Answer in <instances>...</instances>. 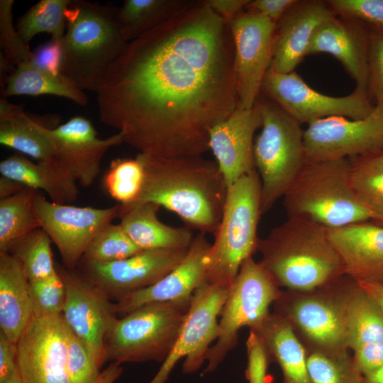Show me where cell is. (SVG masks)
Returning <instances> with one entry per match:
<instances>
[{"mask_svg": "<svg viewBox=\"0 0 383 383\" xmlns=\"http://www.w3.org/2000/svg\"><path fill=\"white\" fill-rule=\"evenodd\" d=\"M3 98L12 96L53 95L85 106L88 97L72 81L62 74H55L35 66L31 61L18 65L1 91Z\"/></svg>", "mask_w": 383, "mask_h": 383, "instance_id": "obj_30", "label": "cell"}, {"mask_svg": "<svg viewBox=\"0 0 383 383\" xmlns=\"http://www.w3.org/2000/svg\"><path fill=\"white\" fill-rule=\"evenodd\" d=\"M357 283L345 274L311 291L282 290L273 313L289 323L305 349L348 351V304Z\"/></svg>", "mask_w": 383, "mask_h": 383, "instance_id": "obj_6", "label": "cell"}, {"mask_svg": "<svg viewBox=\"0 0 383 383\" xmlns=\"http://www.w3.org/2000/svg\"><path fill=\"white\" fill-rule=\"evenodd\" d=\"M335 16L326 1H299L276 24L273 52L268 71L289 73L307 55L316 28Z\"/></svg>", "mask_w": 383, "mask_h": 383, "instance_id": "obj_22", "label": "cell"}, {"mask_svg": "<svg viewBox=\"0 0 383 383\" xmlns=\"http://www.w3.org/2000/svg\"><path fill=\"white\" fill-rule=\"evenodd\" d=\"M349 350L383 341V310L357 282L350 296L347 313Z\"/></svg>", "mask_w": 383, "mask_h": 383, "instance_id": "obj_33", "label": "cell"}, {"mask_svg": "<svg viewBox=\"0 0 383 383\" xmlns=\"http://www.w3.org/2000/svg\"><path fill=\"white\" fill-rule=\"evenodd\" d=\"M353 193L370 216L383 226V152L350 158Z\"/></svg>", "mask_w": 383, "mask_h": 383, "instance_id": "obj_32", "label": "cell"}, {"mask_svg": "<svg viewBox=\"0 0 383 383\" xmlns=\"http://www.w3.org/2000/svg\"><path fill=\"white\" fill-rule=\"evenodd\" d=\"M33 317L29 282L21 262L0 252V328L17 343Z\"/></svg>", "mask_w": 383, "mask_h": 383, "instance_id": "obj_27", "label": "cell"}, {"mask_svg": "<svg viewBox=\"0 0 383 383\" xmlns=\"http://www.w3.org/2000/svg\"><path fill=\"white\" fill-rule=\"evenodd\" d=\"M47 132L54 146L53 157L84 187L97 178L106 151L123 143L119 132L106 138H99L91 122L81 116L56 128H48Z\"/></svg>", "mask_w": 383, "mask_h": 383, "instance_id": "obj_19", "label": "cell"}, {"mask_svg": "<svg viewBox=\"0 0 383 383\" xmlns=\"http://www.w3.org/2000/svg\"><path fill=\"white\" fill-rule=\"evenodd\" d=\"M246 378L248 383H267V372L270 362L269 355L258 335L250 331L246 341Z\"/></svg>", "mask_w": 383, "mask_h": 383, "instance_id": "obj_45", "label": "cell"}, {"mask_svg": "<svg viewBox=\"0 0 383 383\" xmlns=\"http://www.w3.org/2000/svg\"><path fill=\"white\" fill-rule=\"evenodd\" d=\"M205 1L217 14L229 21L245 11L250 0H205Z\"/></svg>", "mask_w": 383, "mask_h": 383, "instance_id": "obj_50", "label": "cell"}, {"mask_svg": "<svg viewBox=\"0 0 383 383\" xmlns=\"http://www.w3.org/2000/svg\"><path fill=\"white\" fill-rule=\"evenodd\" d=\"M123 367L121 364L111 362L104 370L101 372L94 383H113L121 375Z\"/></svg>", "mask_w": 383, "mask_h": 383, "instance_id": "obj_52", "label": "cell"}, {"mask_svg": "<svg viewBox=\"0 0 383 383\" xmlns=\"http://www.w3.org/2000/svg\"><path fill=\"white\" fill-rule=\"evenodd\" d=\"M141 250L128 236L120 223L111 222L91 239L82 260L84 263H109L123 260Z\"/></svg>", "mask_w": 383, "mask_h": 383, "instance_id": "obj_38", "label": "cell"}, {"mask_svg": "<svg viewBox=\"0 0 383 383\" xmlns=\"http://www.w3.org/2000/svg\"><path fill=\"white\" fill-rule=\"evenodd\" d=\"M13 0L0 1V45L3 55L15 66L31 61L33 52L13 25Z\"/></svg>", "mask_w": 383, "mask_h": 383, "instance_id": "obj_42", "label": "cell"}, {"mask_svg": "<svg viewBox=\"0 0 383 383\" xmlns=\"http://www.w3.org/2000/svg\"><path fill=\"white\" fill-rule=\"evenodd\" d=\"M335 14L369 33H383V0L326 1Z\"/></svg>", "mask_w": 383, "mask_h": 383, "instance_id": "obj_41", "label": "cell"}, {"mask_svg": "<svg viewBox=\"0 0 383 383\" xmlns=\"http://www.w3.org/2000/svg\"><path fill=\"white\" fill-rule=\"evenodd\" d=\"M345 274L360 283L383 285V226L367 221L328 229Z\"/></svg>", "mask_w": 383, "mask_h": 383, "instance_id": "obj_23", "label": "cell"}, {"mask_svg": "<svg viewBox=\"0 0 383 383\" xmlns=\"http://www.w3.org/2000/svg\"><path fill=\"white\" fill-rule=\"evenodd\" d=\"M261 196L256 170L228 187L221 220L207 256L205 282L231 287L242 264L257 251Z\"/></svg>", "mask_w": 383, "mask_h": 383, "instance_id": "obj_7", "label": "cell"}, {"mask_svg": "<svg viewBox=\"0 0 383 383\" xmlns=\"http://www.w3.org/2000/svg\"><path fill=\"white\" fill-rule=\"evenodd\" d=\"M282 291L260 262L252 257L242 264L221 311L219 335L207 351L208 362L204 373L214 371L237 345L240 328L248 327L253 331L266 320L271 313L270 306L278 299Z\"/></svg>", "mask_w": 383, "mask_h": 383, "instance_id": "obj_10", "label": "cell"}, {"mask_svg": "<svg viewBox=\"0 0 383 383\" xmlns=\"http://www.w3.org/2000/svg\"><path fill=\"white\" fill-rule=\"evenodd\" d=\"M211 245L206 234L199 233L176 267L155 284L118 299L114 304L116 313L125 316L141 306L155 302L189 305L194 292L205 282Z\"/></svg>", "mask_w": 383, "mask_h": 383, "instance_id": "obj_20", "label": "cell"}, {"mask_svg": "<svg viewBox=\"0 0 383 383\" xmlns=\"http://www.w3.org/2000/svg\"><path fill=\"white\" fill-rule=\"evenodd\" d=\"M51 243L48 234L38 228L12 242L4 252L21 262L28 282H33L57 272Z\"/></svg>", "mask_w": 383, "mask_h": 383, "instance_id": "obj_35", "label": "cell"}, {"mask_svg": "<svg viewBox=\"0 0 383 383\" xmlns=\"http://www.w3.org/2000/svg\"><path fill=\"white\" fill-rule=\"evenodd\" d=\"M137 156L144 169L142 188L134 201L121 206L154 203L177 215L186 227L214 235L228 188L216 162L202 155Z\"/></svg>", "mask_w": 383, "mask_h": 383, "instance_id": "obj_2", "label": "cell"}, {"mask_svg": "<svg viewBox=\"0 0 383 383\" xmlns=\"http://www.w3.org/2000/svg\"><path fill=\"white\" fill-rule=\"evenodd\" d=\"M127 43L121 33L116 8L72 0L62 40L60 73L82 91L96 93Z\"/></svg>", "mask_w": 383, "mask_h": 383, "instance_id": "obj_4", "label": "cell"}, {"mask_svg": "<svg viewBox=\"0 0 383 383\" xmlns=\"http://www.w3.org/2000/svg\"><path fill=\"white\" fill-rule=\"evenodd\" d=\"M231 287L204 282L192 296L176 343L159 371L149 383H165L180 359L184 357L183 372L198 370L206 361L210 345L219 335L218 317Z\"/></svg>", "mask_w": 383, "mask_h": 383, "instance_id": "obj_11", "label": "cell"}, {"mask_svg": "<svg viewBox=\"0 0 383 383\" xmlns=\"http://www.w3.org/2000/svg\"><path fill=\"white\" fill-rule=\"evenodd\" d=\"M160 208L154 203L119 205V223L131 240L143 250L188 249L194 237L191 229L172 227L161 222L157 216Z\"/></svg>", "mask_w": 383, "mask_h": 383, "instance_id": "obj_26", "label": "cell"}, {"mask_svg": "<svg viewBox=\"0 0 383 383\" xmlns=\"http://www.w3.org/2000/svg\"><path fill=\"white\" fill-rule=\"evenodd\" d=\"M144 177L140 159L116 158L111 161L103 178V186L120 205H128L139 195Z\"/></svg>", "mask_w": 383, "mask_h": 383, "instance_id": "obj_39", "label": "cell"}, {"mask_svg": "<svg viewBox=\"0 0 383 383\" xmlns=\"http://www.w3.org/2000/svg\"><path fill=\"white\" fill-rule=\"evenodd\" d=\"M270 360L279 365L282 383H311L306 350L289 323L271 313L255 330Z\"/></svg>", "mask_w": 383, "mask_h": 383, "instance_id": "obj_28", "label": "cell"}, {"mask_svg": "<svg viewBox=\"0 0 383 383\" xmlns=\"http://www.w3.org/2000/svg\"><path fill=\"white\" fill-rule=\"evenodd\" d=\"M101 121L139 153L202 155L239 105L228 22L205 0L128 42L96 93Z\"/></svg>", "mask_w": 383, "mask_h": 383, "instance_id": "obj_1", "label": "cell"}, {"mask_svg": "<svg viewBox=\"0 0 383 383\" xmlns=\"http://www.w3.org/2000/svg\"><path fill=\"white\" fill-rule=\"evenodd\" d=\"M48 127L33 119L23 109L6 99H0V143L37 161L54 156Z\"/></svg>", "mask_w": 383, "mask_h": 383, "instance_id": "obj_29", "label": "cell"}, {"mask_svg": "<svg viewBox=\"0 0 383 383\" xmlns=\"http://www.w3.org/2000/svg\"><path fill=\"white\" fill-rule=\"evenodd\" d=\"M188 0H126L117 9L123 39L131 42L157 27L185 7Z\"/></svg>", "mask_w": 383, "mask_h": 383, "instance_id": "obj_31", "label": "cell"}, {"mask_svg": "<svg viewBox=\"0 0 383 383\" xmlns=\"http://www.w3.org/2000/svg\"><path fill=\"white\" fill-rule=\"evenodd\" d=\"M260 264L285 290L307 292L345 274L328 229L315 223L288 218L259 238Z\"/></svg>", "mask_w": 383, "mask_h": 383, "instance_id": "obj_3", "label": "cell"}, {"mask_svg": "<svg viewBox=\"0 0 383 383\" xmlns=\"http://www.w3.org/2000/svg\"><path fill=\"white\" fill-rule=\"evenodd\" d=\"M368 94L383 102V33L369 34Z\"/></svg>", "mask_w": 383, "mask_h": 383, "instance_id": "obj_44", "label": "cell"}, {"mask_svg": "<svg viewBox=\"0 0 383 383\" xmlns=\"http://www.w3.org/2000/svg\"><path fill=\"white\" fill-rule=\"evenodd\" d=\"M26 186L18 181L4 177H0V199L11 196L23 189Z\"/></svg>", "mask_w": 383, "mask_h": 383, "instance_id": "obj_51", "label": "cell"}, {"mask_svg": "<svg viewBox=\"0 0 383 383\" xmlns=\"http://www.w3.org/2000/svg\"><path fill=\"white\" fill-rule=\"evenodd\" d=\"M257 102L262 126L254 140L253 156L261 182L262 215L283 197L307 161L301 124L273 101L258 98Z\"/></svg>", "mask_w": 383, "mask_h": 383, "instance_id": "obj_8", "label": "cell"}, {"mask_svg": "<svg viewBox=\"0 0 383 383\" xmlns=\"http://www.w3.org/2000/svg\"><path fill=\"white\" fill-rule=\"evenodd\" d=\"M29 292L33 317L47 318L62 314L66 289L57 271L47 278L29 282Z\"/></svg>", "mask_w": 383, "mask_h": 383, "instance_id": "obj_40", "label": "cell"}, {"mask_svg": "<svg viewBox=\"0 0 383 383\" xmlns=\"http://www.w3.org/2000/svg\"><path fill=\"white\" fill-rule=\"evenodd\" d=\"M304 144L307 162L383 152V102L362 119L333 116L309 123Z\"/></svg>", "mask_w": 383, "mask_h": 383, "instance_id": "obj_13", "label": "cell"}, {"mask_svg": "<svg viewBox=\"0 0 383 383\" xmlns=\"http://www.w3.org/2000/svg\"><path fill=\"white\" fill-rule=\"evenodd\" d=\"M297 1L298 0H254L250 1L245 10L260 13L277 24Z\"/></svg>", "mask_w": 383, "mask_h": 383, "instance_id": "obj_48", "label": "cell"}, {"mask_svg": "<svg viewBox=\"0 0 383 383\" xmlns=\"http://www.w3.org/2000/svg\"><path fill=\"white\" fill-rule=\"evenodd\" d=\"M68 326L62 314L32 317L17 345V367L26 383H70L67 372Z\"/></svg>", "mask_w": 383, "mask_h": 383, "instance_id": "obj_17", "label": "cell"}, {"mask_svg": "<svg viewBox=\"0 0 383 383\" xmlns=\"http://www.w3.org/2000/svg\"><path fill=\"white\" fill-rule=\"evenodd\" d=\"M360 287L383 310V285L360 283Z\"/></svg>", "mask_w": 383, "mask_h": 383, "instance_id": "obj_54", "label": "cell"}, {"mask_svg": "<svg viewBox=\"0 0 383 383\" xmlns=\"http://www.w3.org/2000/svg\"><path fill=\"white\" fill-rule=\"evenodd\" d=\"M228 22L235 47L239 106L254 107L272 61L276 23L245 10Z\"/></svg>", "mask_w": 383, "mask_h": 383, "instance_id": "obj_16", "label": "cell"}, {"mask_svg": "<svg viewBox=\"0 0 383 383\" xmlns=\"http://www.w3.org/2000/svg\"><path fill=\"white\" fill-rule=\"evenodd\" d=\"M188 249L145 250L113 262L84 263V276L118 300L162 279L182 262Z\"/></svg>", "mask_w": 383, "mask_h": 383, "instance_id": "obj_18", "label": "cell"}, {"mask_svg": "<svg viewBox=\"0 0 383 383\" xmlns=\"http://www.w3.org/2000/svg\"><path fill=\"white\" fill-rule=\"evenodd\" d=\"M56 269L66 289L62 318L101 368L106 361L107 335L118 319L114 304L85 276L59 265Z\"/></svg>", "mask_w": 383, "mask_h": 383, "instance_id": "obj_14", "label": "cell"}, {"mask_svg": "<svg viewBox=\"0 0 383 383\" xmlns=\"http://www.w3.org/2000/svg\"><path fill=\"white\" fill-rule=\"evenodd\" d=\"M0 173L27 187L45 192L56 204H70L79 196L77 182L54 157L33 162L23 154L15 153L1 161Z\"/></svg>", "mask_w": 383, "mask_h": 383, "instance_id": "obj_25", "label": "cell"}, {"mask_svg": "<svg viewBox=\"0 0 383 383\" xmlns=\"http://www.w3.org/2000/svg\"><path fill=\"white\" fill-rule=\"evenodd\" d=\"M305 350L311 383H364L348 351Z\"/></svg>", "mask_w": 383, "mask_h": 383, "instance_id": "obj_37", "label": "cell"}, {"mask_svg": "<svg viewBox=\"0 0 383 383\" xmlns=\"http://www.w3.org/2000/svg\"><path fill=\"white\" fill-rule=\"evenodd\" d=\"M362 26L334 16L315 30L307 55L326 52L343 65L356 83V89L368 94V40Z\"/></svg>", "mask_w": 383, "mask_h": 383, "instance_id": "obj_24", "label": "cell"}, {"mask_svg": "<svg viewBox=\"0 0 383 383\" xmlns=\"http://www.w3.org/2000/svg\"><path fill=\"white\" fill-rule=\"evenodd\" d=\"M17 368V345L0 332V383L13 374Z\"/></svg>", "mask_w": 383, "mask_h": 383, "instance_id": "obj_49", "label": "cell"}, {"mask_svg": "<svg viewBox=\"0 0 383 383\" xmlns=\"http://www.w3.org/2000/svg\"><path fill=\"white\" fill-rule=\"evenodd\" d=\"M349 159L309 162L283 196L288 218L336 229L371 221L350 182Z\"/></svg>", "mask_w": 383, "mask_h": 383, "instance_id": "obj_5", "label": "cell"}, {"mask_svg": "<svg viewBox=\"0 0 383 383\" xmlns=\"http://www.w3.org/2000/svg\"><path fill=\"white\" fill-rule=\"evenodd\" d=\"M16 66L10 62L3 53L0 52V84L1 91L5 88L6 82L15 71Z\"/></svg>", "mask_w": 383, "mask_h": 383, "instance_id": "obj_53", "label": "cell"}, {"mask_svg": "<svg viewBox=\"0 0 383 383\" xmlns=\"http://www.w3.org/2000/svg\"><path fill=\"white\" fill-rule=\"evenodd\" d=\"M100 367L80 339L68 328L67 372L70 383H94Z\"/></svg>", "mask_w": 383, "mask_h": 383, "instance_id": "obj_43", "label": "cell"}, {"mask_svg": "<svg viewBox=\"0 0 383 383\" xmlns=\"http://www.w3.org/2000/svg\"><path fill=\"white\" fill-rule=\"evenodd\" d=\"M353 353L354 363L362 375L383 366V341L364 345Z\"/></svg>", "mask_w": 383, "mask_h": 383, "instance_id": "obj_47", "label": "cell"}, {"mask_svg": "<svg viewBox=\"0 0 383 383\" xmlns=\"http://www.w3.org/2000/svg\"><path fill=\"white\" fill-rule=\"evenodd\" d=\"M31 62L37 67L55 74L60 73L62 40L50 38V41L33 52Z\"/></svg>", "mask_w": 383, "mask_h": 383, "instance_id": "obj_46", "label": "cell"}, {"mask_svg": "<svg viewBox=\"0 0 383 383\" xmlns=\"http://www.w3.org/2000/svg\"><path fill=\"white\" fill-rule=\"evenodd\" d=\"M2 383H26V382L23 379L17 367L15 372L13 373V374L10 376L7 379H6Z\"/></svg>", "mask_w": 383, "mask_h": 383, "instance_id": "obj_56", "label": "cell"}, {"mask_svg": "<svg viewBox=\"0 0 383 383\" xmlns=\"http://www.w3.org/2000/svg\"><path fill=\"white\" fill-rule=\"evenodd\" d=\"M364 383H383V366L363 375Z\"/></svg>", "mask_w": 383, "mask_h": 383, "instance_id": "obj_55", "label": "cell"}, {"mask_svg": "<svg viewBox=\"0 0 383 383\" xmlns=\"http://www.w3.org/2000/svg\"><path fill=\"white\" fill-rule=\"evenodd\" d=\"M72 0H40L18 21L16 30L28 44L37 34L46 33L61 41L67 27V11Z\"/></svg>", "mask_w": 383, "mask_h": 383, "instance_id": "obj_36", "label": "cell"}, {"mask_svg": "<svg viewBox=\"0 0 383 383\" xmlns=\"http://www.w3.org/2000/svg\"><path fill=\"white\" fill-rule=\"evenodd\" d=\"M260 91L300 124L333 116L362 119L374 106L367 94L356 89L341 97L316 91L294 71L284 74L268 71Z\"/></svg>", "mask_w": 383, "mask_h": 383, "instance_id": "obj_12", "label": "cell"}, {"mask_svg": "<svg viewBox=\"0 0 383 383\" xmlns=\"http://www.w3.org/2000/svg\"><path fill=\"white\" fill-rule=\"evenodd\" d=\"M262 126L257 102L250 109L239 105L209 131V145L228 187L255 168L254 135Z\"/></svg>", "mask_w": 383, "mask_h": 383, "instance_id": "obj_21", "label": "cell"}, {"mask_svg": "<svg viewBox=\"0 0 383 383\" xmlns=\"http://www.w3.org/2000/svg\"><path fill=\"white\" fill-rule=\"evenodd\" d=\"M119 204L80 207L49 201L38 192L33 209L40 228L57 247L65 267L74 270L91 239L118 216Z\"/></svg>", "mask_w": 383, "mask_h": 383, "instance_id": "obj_15", "label": "cell"}, {"mask_svg": "<svg viewBox=\"0 0 383 383\" xmlns=\"http://www.w3.org/2000/svg\"><path fill=\"white\" fill-rule=\"evenodd\" d=\"M38 192L26 187L11 196L0 199V252L6 251L16 239L40 228L33 209Z\"/></svg>", "mask_w": 383, "mask_h": 383, "instance_id": "obj_34", "label": "cell"}, {"mask_svg": "<svg viewBox=\"0 0 383 383\" xmlns=\"http://www.w3.org/2000/svg\"><path fill=\"white\" fill-rule=\"evenodd\" d=\"M189 305L150 303L118 318L106 340V360L163 362L176 343Z\"/></svg>", "mask_w": 383, "mask_h": 383, "instance_id": "obj_9", "label": "cell"}]
</instances>
